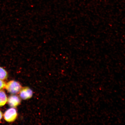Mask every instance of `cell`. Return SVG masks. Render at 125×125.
Wrapping results in <instances>:
<instances>
[{
    "label": "cell",
    "mask_w": 125,
    "mask_h": 125,
    "mask_svg": "<svg viewBox=\"0 0 125 125\" xmlns=\"http://www.w3.org/2000/svg\"><path fill=\"white\" fill-rule=\"evenodd\" d=\"M18 114L16 109L14 108H9L5 112L4 118L5 121L9 123L14 121L18 117Z\"/></svg>",
    "instance_id": "cell-2"
},
{
    "label": "cell",
    "mask_w": 125,
    "mask_h": 125,
    "mask_svg": "<svg viewBox=\"0 0 125 125\" xmlns=\"http://www.w3.org/2000/svg\"><path fill=\"white\" fill-rule=\"evenodd\" d=\"M5 88L9 93L15 94L19 93L22 87L19 82L12 80L6 83Z\"/></svg>",
    "instance_id": "cell-1"
},
{
    "label": "cell",
    "mask_w": 125,
    "mask_h": 125,
    "mask_svg": "<svg viewBox=\"0 0 125 125\" xmlns=\"http://www.w3.org/2000/svg\"><path fill=\"white\" fill-rule=\"evenodd\" d=\"M8 76V74L5 70L0 67V80H2L7 79Z\"/></svg>",
    "instance_id": "cell-6"
},
{
    "label": "cell",
    "mask_w": 125,
    "mask_h": 125,
    "mask_svg": "<svg viewBox=\"0 0 125 125\" xmlns=\"http://www.w3.org/2000/svg\"><path fill=\"white\" fill-rule=\"evenodd\" d=\"M3 116V114L2 112L0 110V120L2 118Z\"/></svg>",
    "instance_id": "cell-8"
},
{
    "label": "cell",
    "mask_w": 125,
    "mask_h": 125,
    "mask_svg": "<svg viewBox=\"0 0 125 125\" xmlns=\"http://www.w3.org/2000/svg\"><path fill=\"white\" fill-rule=\"evenodd\" d=\"M21 99L16 95H12L9 96L7 99L8 104L10 107L16 108L21 103Z\"/></svg>",
    "instance_id": "cell-4"
},
{
    "label": "cell",
    "mask_w": 125,
    "mask_h": 125,
    "mask_svg": "<svg viewBox=\"0 0 125 125\" xmlns=\"http://www.w3.org/2000/svg\"><path fill=\"white\" fill-rule=\"evenodd\" d=\"M19 94L20 98L23 100H26L32 98L33 92L29 87H22Z\"/></svg>",
    "instance_id": "cell-3"
},
{
    "label": "cell",
    "mask_w": 125,
    "mask_h": 125,
    "mask_svg": "<svg viewBox=\"0 0 125 125\" xmlns=\"http://www.w3.org/2000/svg\"><path fill=\"white\" fill-rule=\"evenodd\" d=\"M6 85V83L3 80H0V90H2L5 88Z\"/></svg>",
    "instance_id": "cell-7"
},
{
    "label": "cell",
    "mask_w": 125,
    "mask_h": 125,
    "mask_svg": "<svg viewBox=\"0 0 125 125\" xmlns=\"http://www.w3.org/2000/svg\"><path fill=\"white\" fill-rule=\"evenodd\" d=\"M7 99L5 92L3 90H0V107L5 105L7 102Z\"/></svg>",
    "instance_id": "cell-5"
}]
</instances>
